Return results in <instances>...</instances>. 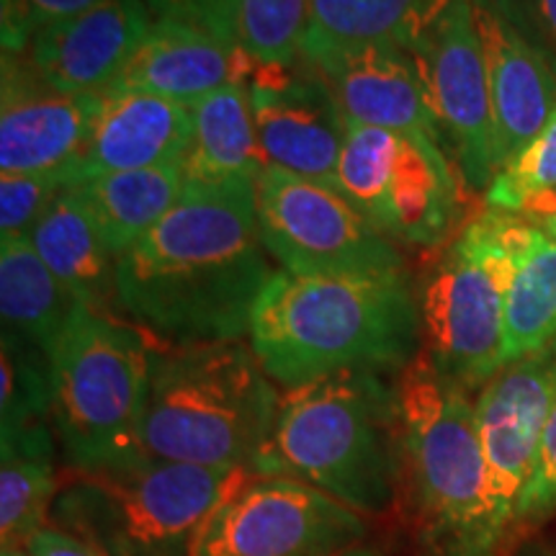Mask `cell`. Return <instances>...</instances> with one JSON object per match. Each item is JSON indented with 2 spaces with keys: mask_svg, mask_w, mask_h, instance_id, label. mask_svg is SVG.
<instances>
[{
  "mask_svg": "<svg viewBox=\"0 0 556 556\" xmlns=\"http://www.w3.org/2000/svg\"><path fill=\"white\" fill-rule=\"evenodd\" d=\"M526 556H548V554H541V552H533V554H526Z\"/></svg>",
  "mask_w": 556,
  "mask_h": 556,
  "instance_id": "39",
  "label": "cell"
},
{
  "mask_svg": "<svg viewBox=\"0 0 556 556\" xmlns=\"http://www.w3.org/2000/svg\"><path fill=\"white\" fill-rule=\"evenodd\" d=\"M332 556H384V554H381L377 546H368V544H364V541H361V544L345 548V552L332 554Z\"/></svg>",
  "mask_w": 556,
  "mask_h": 556,
  "instance_id": "37",
  "label": "cell"
},
{
  "mask_svg": "<svg viewBox=\"0 0 556 556\" xmlns=\"http://www.w3.org/2000/svg\"><path fill=\"white\" fill-rule=\"evenodd\" d=\"M75 189L99 225L106 245L119 258L178 204L186 189V165L170 163L106 173L75 184Z\"/></svg>",
  "mask_w": 556,
  "mask_h": 556,
  "instance_id": "26",
  "label": "cell"
},
{
  "mask_svg": "<svg viewBox=\"0 0 556 556\" xmlns=\"http://www.w3.org/2000/svg\"><path fill=\"white\" fill-rule=\"evenodd\" d=\"M152 348L137 325L75 307L50 356V422L67 469H119L150 456L142 422Z\"/></svg>",
  "mask_w": 556,
  "mask_h": 556,
  "instance_id": "6",
  "label": "cell"
},
{
  "mask_svg": "<svg viewBox=\"0 0 556 556\" xmlns=\"http://www.w3.org/2000/svg\"><path fill=\"white\" fill-rule=\"evenodd\" d=\"M150 24L148 0H103L39 29L13 58L62 93L103 96L122 78Z\"/></svg>",
  "mask_w": 556,
  "mask_h": 556,
  "instance_id": "15",
  "label": "cell"
},
{
  "mask_svg": "<svg viewBox=\"0 0 556 556\" xmlns=\"http://www.w3.org/2000/svg\"><path fill=\"white\" fill-rule=\"evenodd\" d=\"M366 531L364 516L317 486L242 471L208 516L197 556H332Z\"/></svg>",
  "mask_w": 556,
  "mask_h": 556,
  "instance_id": "11",
  "label": "cell"
},
{
  "mask_svg": "<svg viewBox=\"0 0 556 556\" xmlns=\"http://www.w3.org/2000/svg\"><path fill=\"white\" fill-rule=\"evenodd\" d=\"M348 122L400 131L443 148L409 54L394 45H304ZM446 152V150H443Z\"/></svg>",
  "mask_w": 556,
  "mask_h": 556,
  "instance_id": "16",
  "label": "cell"
},
{
  "mask_svg": "<svg viewBox=\"0 0 556 556\" xmlns=\"http://www.w3.org/2000/svg\"><path fill=\"white\" fill-rule=\"evenodd\" d=\"M278 400L250 343H160L150 358L144 451L163 462L258 475Z\"/></svg>",
  "mask_w": 556,
  "mask_h": 556,
  "instance_id": "4",
  "label": "cell"
},
{
  "mask_svg": "<svg viewBox=\"0 0 556 556\" xmlns=\"http://www.w3.org/2000/svg\"><path fill=\"white\" fill-rule=\"evenodd\" d=\"M29 240L75 302L101 315L119 312L116 304L119 258L106 245L75 186H65L54 197L37 227L31 229Z\"/></svg>",
  "mask_w": 556,
  "mask_h": 556,
  "instance_id": "22",
  "label": "cell"
},
{
  "mask_svg": "<svg viewBox=\"0 0 556 556\" xmlns=\"http://www.w3.org/2000/svg\"><path fill=\"white\" fill-rule=\"evenodd\" d=\"M482 45L503 165L526 148L556 109V65L497 0H471ZM500 165V168H503Z\"/></svg>",
  "mask_w": 556,
  "mask_h": 556,
  "instance_id": "18",
  "label": "cell"
},
{
  "mask_svg": "<svg viewBox=\"0 0 556 556\" xmlns=\"http://www.w3.org/2000/svg\"><path fill=\"white\" fill-rule=\"evenodd\" d=\"M103 0H0L3 5V54H16L45 26L73 18Z\"/></svg>",
  "mask_w": 556,
  "mask_h": 556,
  "instance_id": "32",
  "label": "cell"
},
{
  "mask_svg": "<svg viewBox=\"0 0 556 556\" xmlns=\"http://www.w3.org/2000/svg\"><path fill=\"white\" fill-rule=\"evenodd\" d=\"M441 0H309L304 45L405 47Z\"/></svg>",
  "mask_w": 556,
  "mask_h": 556,
  "instance_id": "28",
  "label": "cell"
},
{
  "mask_svg": "<svg viewBox=\"0 0 556 556\" xmlns=\"http://www.w3.org/2000/svg\"><path fill=\"white\" fill-rule=\"evenodd\" d=\"M336 191L397 245L433 248L456 219L458 176L443 148L348 122Z\"/></svg>",
  "mask_w": 556,
  "mask_h": 556,
  "instance_id": "9",
  "label": "cell"
},
{
  "mask_svg": "<svg viewBox=\"0 0 556 556\" xmlns=\"http://www.w3.org/2000/svg\"><path fill=\"white\" fill-rule=\"evenodd\" d=\"M75 307L78 302L47 268L29 238L0 242L3 336L50 358Z\"/></svg>",
  "mask_w": 556,
  "mask_h": 556,
  "instance_id": "25",
  "label": "cell"
},
{
  "mask_svg": "<svg viewBox=\"0 0 556 556\" xmlns=\"http://www.w3.org/2000/svg\"><path fill=\"white\" fill-rule=\"evenodd\" d=\"M556 340V240L518 217L513 222V278L505 302V366Z\"/></svg>",
  "mask_w": 556,
  "mask_h": 556,
  "instance_id": "27",
  "label": "cell"
},
{
  "mask_svg": "<svg viewBox=\"0 0 556 556\" xmlns=\"http://www.w3.org/2000/svg\"><path fill=\"white\" fill-rule=\"evenodd\" d=\"M552 191H556V109L539 135L497 170L484 199L495 212L520 214Z\"/></svg>",
  "mask_w": 556,
  "mask_h": 556,
  "instance_id": "30",
  "label": "cell"
},
{
  "mask_svg": "<svg viewBox=\"0 0 556 556\" xmlns=\"http://www.w3.org/2000/svg\"><path fill=\"white\" fill-rule=\"evenodd\" d=\"M469 389L422 348L397 377L405 479L430 544L443 556H495L486 467Z\"/></svg>",
  "mask_w": 556,
  "mask_h": 556,
  "instance_id": "5",
  "label": "cell"
},
{
  "mask_svg": "<svg viewBox=\"0 0 556 556\" xmlns=\"http://www.w3.org/2000/svg\"><path fill=\"white\" fill-rule=\"evenodd\" d=\"M261 240L291 274H405L392 240L330 186L263 168L255 184Z\"/></svg>",
  "mask_w": 556,
  "mask_h": 556,
  "instance_id": "12",
  "label": "cell"
},
{
  "mask_svg": "<svg viewBox=\"0 0 556 556\" xmlns=\"http://www.w3.org/2000/svg\"><path fill=\"white\" fill-rule=\"evenodd\" d=\"M65 186V170L0 173V242L29 238Z\"/></svg>",
  "mask_w": 556,
  "mask_h": 556,
  "instance_id": "31",
  "label": "cell"
},
{
  "mask_svg": "<svg viewBox=\"0 0 556 556\" xmlns=\"http://www.w3.org/2000/svg\"><path fill=\"white\" fill-rule=\"evenodd\" d=\"M263 165L336 189L348 119L307 60L258 67L248 80Z\"/></svg>",
  "mask_w": 556,
  "mask_h": 556,
  "instance_id": "14",
  "label": "cell"
},
{
  "mask_svg": "<svg viewBox=\"0 0 556 556\" xmlns=\"http://www.w3.org/2000/svg\"><path fill=\"white\" fill-rule=\"evenodd\" d=\"M276 270L255 186L186 184L178 204L116 263V304L160 343L242 340Z\"/></svg>",
  "mask_w": 556,
  "mask_h": 556,
  "instance_id": "1",
  "label": "cell"
},
{
  "mask_svg": "<svg viewBox=\"0 0 556 556\" xmlns=\"http://www.w3.org/2000/svg\"><path fill=\"white\" fill-rule=\"evenodd\" d=\"M0 556H31L26 546H3L0 548Z\"/></svg>",
  "mask_w": 556,
  "mask_h": 556,
  "instance_id": "38",
  "label": "cell"
},
{
  "mask_svg": "<svg viewBox=\"0 0 556 556\" xmlns=\"http://www.w3.org/2000/svg\"><path fill=\"white\" fill-rule=\"evenodd\" d=\"M103 96L62 93L13 54H3L0 173L65 170L86 148Z\"/></svg>",
  "mask_w": 556,
  "mask_h": 556,
  "instance_id": "17",
  "label": "cell"
},
{
  "mask_svg": "<svg viewBox=\"0 0 556 556\" xmlns=\"http://www.w3.org/2000/svg\"><path fill=\"white\" fill-rule=\"evenodd\" d=\"M52 368L41 351L3 336L0 366V430L50 420Z\"/></svg>",
  "mask_w": 556,
  "mask_h": 556,
  "instance_id": "29",
  "label": "cell"
},
{
  "mask_svg": "<svg viewBox=\"0 0 556 556\" xmlns=\"http://www.w3.org/2000/svg\"><path fill=\"white\" fill-rule=\"evenodd\" d=\"M258 475L294 477L364 518L387 516L405 484L397 381L343 371L283 389Z\"/></svg>",
  "mask_w": 556,
  "mask_h": 556,
  "instance_id": "3",
  "label": "cell"
},
{
  "mask_svg": "<svg viewBox=\"0 0 556 556\" xmlns=\"http://www.w3.org/2000/svg\"><path fill=\"white\" fill-rule=\"evenodd\" d=\"M518 217H526L531 225L544 229L548 238L556 240V191L536 199L533 204H528Z\"/></svg>",
  "mask_w": 556,
  "mask_h": 556,
  "instance_id": "36",
  "label": "cell"
},
{
  "mask_svg": "<svg viewBox=\"0 0 556 556\" xmlns=\"http://www.w3.org/2000/svg\"><path fill=\"white\" fill-rule=\"evenodd\" d=\"M248 343L283 389L343 371H402L422 351L417 291L405 274L276 270Z\"/></svg>",
  "mask_w": 556,
  "mask_h": 556,
  "instance_id": "2",
  "label": "cell"
},
{
  "mask_svg": "<svg viewBox=\"0 0 556 556\" xmlns=\"http://www.w3.org/2000/svg\"><path fill=\"white\" fill-rule=\"evenodd\" d=\"M152 16H176L235 47L255 67L294 65L309 26V0H148Z\"/></svg>",
  "mask_w": 556,
  "mask_h": 556,
  "instance_id": "21",
  "label": "cell"
},
{
  "mask_svg": "<svg viewBox=\"0 0 556 556\" xmlns=\"http://www.w3.org/2000/svg\"><path fill=\"white\" fill-rule=\"evenodd\" d=\"M193 135L186 155V184H258L263 155L255 135L248 83H232L191 103Z\"/></svg>",
  "mask_w": 556,
  "mask_h": 556,
  "instance_id": "23",
  "label": "cell"
},
{
  "mask_svg": "<svg viewBox=\"0 0 556 556\" xmlns=\"http://www.w3.org/2000/svg\"><path fill=\"white\" fill-rule=\"evenodd\" d=\"M556 513V402L548 415L536 456V467L528 479L516 510V523H541ZM513 523V526H516Z\"/></svg>",
  "mask_w": 556,
  "mask_h": 556,
  "instance_id": "33",
  "label": "cell"
},
{
  "mask_svg": "<svg viewBox=\"0 0 556 556\" xmlns=\"http://www.w3.org/2000/svg\"><path fill=\"white\" fill-rule=\"evenodd\" d=\"M556 402V340L500 368L479 392L477 430L486 467V495L497 539L516 523V510Z\"/></svg>",
  "mask_w": 556,
  "mask_h": 556,
  "instance_id": "13",
  "label": "cell"
},
{
  "mask_svg": "<svg viewBox=\"0 0 556 556\" xmlns=\"http://www.w3.org/2000/svg\"><path fill=\"white\" fill-rule=\"evenodd\" d=\"M255 70L245 54L191 21L152 16L142 45L111 90H137L191 106L214 90L248 83Z\"/></svg>",
  "mask_w": 556,
  "mask_h": 556,
  "instance_id": "20",
  "label": "cell"
},
{
  "mask_svg": "<svg viewBox=\"0 0 556 556\" xmlns=\"http://www.w3.org/2000/svg\"><path fill=\"white\" fill-rule=\"evenodd\" d=\"M556 65V0H497Z\"/></svg>",
  "mask_w": 556,
  "mask_h": 556,
  "instance_id": "34",
  "label": "cell"
},
{
  "mask_svg": "<svg viewBox=\"0 0 556 556\" xmlns=\"http://www.w3.org/2000/svg\"><path fill=\"white\" fill-rule=\"evenodd\" d=\"M516 214L486 212L458 232L420 291L422 348L464 389L505 366V302L513 278Z\"/></svg>",
  "mask_w": 556,
  "mask_h": 556,
  "instance_id": "8",
  "label": "cell"
},
{
  "mask_svg": "<svg viewBox=\"0 0 556 556\" xmlns=\"http://www.w3.org/2000/svg\"><path fill=\"white\" fill-rule=\"evenodd\" d=\"M402 50L417 70L456 176L471 191H486L503 160L471 0H441Z\"/></svg>",
  "mask_w": 556,
  "mask_h": 556,
  "instance_id": "10",
  "label": "cell"
},
{
  "mask_svg": "<svg viewBox=\"0 0 556 556\" xmlns=\"http://www.w3.org/2000/svg\"><path fill=\"white\" fill-rule=\"evenodd\" d=\"M191 106L137 90H109L86 148L65 168L67 186L96 176L184 163L191 148Z\"/></svg>",
  "mask_w": 556,
  "mask_h": 556,
  "instance_id": "19",
  "label": "cell"
},
{
  "mask_svg": "<svg viewBox=\"0 0 556 556\" xmlns=\"http://www.w3.org/2000/svg\"><path fill=\"white\" fill-rule=\"evenodd\" d=\"M26 548H29L31 556H103L93 546H88L86 541L75 539L73 533L62 531L58 526L41 528Z\"/></svg>",
  "mask_w": 556,
  "mask_h": 556,
  "instance_id": "35",
  "label": "cell"
},
{
  "mask_svg": "<svg viewBox=\"0 0 556 556\" xmlns=\"http://www.w3.org/2000/svg\"><path fill=\"white\" fill-rule=\"evenodd\" d=\"M240 475L155 456L119 469H67L50 518L103 556H197L208 516Z\"/></svg>",
  "mask_w": 556,
  "mask_h": 556,
  "instance_id": "7",
  "label": "cell"
},
{
  "mask_svg": "<svg viewBox=\"0 0 556 556\" xmlns=\"http://www.w3.org/2000/svg\"><path fill=\"white\" fill-rule=\"evenodd\" d=\"M50 420L0 430V544L29 546L60 492Z\"/></svg>",
  "mask_w": 556,
  "mask_h": 556,
  "instance_id": "24",
  "label": "cell"
}]
</instances>
